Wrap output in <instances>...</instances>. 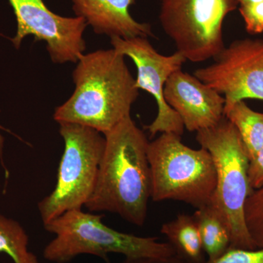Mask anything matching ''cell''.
<instances>
[{
	"mask_svg": "<svg viewBox=\"0 0 263 263\" xmlns=\"http://www.w3.org/2000/svg\"><path fill=\"white\" fill-rule=\"evenodd\" d=\"M224 115L236 128L249 160H252L263 148V113L254 111L245 100H240L226 107Z\"/></svg>",
	"mask_w": 263,
	"mask_h": 263,
	"instance_id": "cell-15",
	"label": "cell"
},
{
	"mask_svg": "<svg viewBox=\"0 0 263 263\" xmlns=\"http://www.w3.org/2000/svg\"><path fill=\"white\" fill-rule=\"evenodd\" d=\"M203 263H263V249H229L219 258Z\"/></svg>",
	"mask_w": 263,
	"mask_h": 263,
	"instance_id": "cell-18",
	"label": "cell"
},
{
	"mask_svg": "<svg viewBox=\"0 0 263 263\" xmlns=\"http://www.w3.org/2000/svg\"><path fill=\"white\" fill-rule=\"evenodd\" d=\"M164 98L190 132L214 127L224 117L226 100L221 95L181 69L170 76Z\"/></svg>",
	"mask_w": 263,
	"mask_h": 263,
	"instance_id": "cell-11",
	"label": "cell"
},
{
	"mask_svg": "<svg viewBox=\"0 0 263 263\" xmlns=\"http://www.w3.org/2000/svg\"><path fill=\"white\" fill-rule=\"evenodd\" d=\"M103 216L81 209L72 210L44 224L46 230L56 235L45 247L44 258L66 263L81 254H91L105 260L110 253L123 254L126 259H166L176 255L168 242L117 231L102 222Z\"/></svg>",
	"mask_w": 263,
	"mask_h": 263,
	"instance_id": "cell-3",
	"label": "cell"
},
{
	"mask_svg": "<svg viewBox=\"0 0 263 263\" xmlns=\"http://www.w3.org/2000/svg\"><path fill=\"white\" fill-rule=\"evenodd\" d=\"M76 16L82 17L98 34L123 39L155 37L152 27L132 16L129 8L136 0H72Z\"/></svg>",
	"mask_w": 263,
	"mask_h": 263,
	"instance_id": "cell-12",
	"label": "cell"
},
{
	"mask_svg": "<svg viewBox=\"0 0 263 263\" xmlns=\"http://www.w3.org/2000/svg\"><path fill=\"white\" fill-rule=\"evenodd\" d=\"M17 22L11 42L20 47L27 36L44 41L54 63H77L86 50L84 32L88 24L82 17H63L53 13L43 0H8Z\"/></svg>",
	"mask_w": 263,
	"mask_h": 263,
	"instance_id": "cell-9",
	"label": "cell"
},
{
	"mask_svg": "<svg viewBox=\"0 0 263 263\" xmlns=\"http://www.w3.org/2000/svg\"><path fill=\"white\" fill-rule=\"evenodd\" d=\"M28 245V235L18 221L0 214V253L8 254L15 263H39Z\"/></svg>",
	"mask_w": 263,
	"mask_h": 263,
	"instance_id": "cell-16",
	"label": "cell"
},
{
	"mask_svg": "<svg viewBox=\"0 0 263 263\" xmlns=\"http://www.w3.org/2000/svg\"><path fill=\"white\" fill-rule=\"evenodd\" d=\"M249 182L251 190H257L263 185V148L249 162Z\"/></svg>",
	"mask_w": 263,
	"mask_h": 263,
	"instance_id": "cell-20",
	"label": "cell"
},
{
	"mask_svg": "<svg viewBox=\"0 0 263 263\" xmlns=\"http://www.w3.org/2000/svg\"><path fill=\"white\" fill-rule=\"evenodd\" d=\"M262 1H263V0H237L238 5H240L254 4V3H259V2Z\"/></svg>",
	"mask_w": 263,
	"mask_h": 263,
	"instance_id": "cell-23",
	"label": "cell"
},
{
	"mask_svg": "<svg viewBox=\"0 0 263 263\" xmlns=\"http://www.w3.org/2000/svg\"><path fill=\"white\" fill-rule=\"evenodd\" d=\"M238 5L237 0H162L160 23L186 60L206 61L226 47L223 23Z\"/></svg>",
	"mask_w": 263,
	"mask_h": 263,
	"instance_id": "cell-7",
	"label": "cell"
},
{
	"mask_svg": "<svg viewBox=\"0 0 263 263\" xmlns=\"http://www.w3.org/2000/svg\"><path fill=\"white\" fill-rule=\"evenodd\" d=\"M124 58L114 48L82 55L72 74L73 94L57 107L53 119L92 128L104 136L129 117L139 90Z\"/></svg>",
	"mask_w": 263,
	"mask_h": 263,
	"instance_id": "cell-2",
	"label": "cell"
},
{
	"mask_svg": "<svg viewBox=\"0 0 263 263\" xmlns=\"http://www.w3.org/2000/svg\"><path fill=\"white\" fill-rule=\"evenodd\" d=\"M59 124L65 150L54 190L38 203L43 224L86 205L96 186L105 151V136L96 129L73 123Z\"/></svg>",
	"mask_w": 263,
	"mask_h": 263,
	"instance_id": "cell-6",
	"label": "cell"
},
{
	"mask_svg": "<svg viewBox=\"0 0 263 263\" xmlns=\"http://www.w3.org/2000/svg\"><path fill=\"white\" fill-rule=\"evenodd\" d=\"M5 128L0 124V162H1L2 166L4 168L5 174V179H8L9 178V171L7 168L6 165L4 162V158H3V148H4V137L2 136L1 131L5 130Z\"/></svg>",
	"mask_w": 263,
	"mask_h": 263,
	"instance_id": "cell-22",
	"label": "cell"
},
{
	"mask_svg": "<svg viewBox=\"0 0 263 263\" xmlns=\"http://www.w3.org/2000/svg\"><path fill=\"white\" fill-rule=\"evenodd\" d=\"M193 216L208 259L219 258L230 247V230L224 218L212 202L197 209Z\"/></svg>",
	"mask_w": 263,
	"mask_h": 263,
	"instance_id": "cell-14",
	"label": "cell"
},
{
	"mask_svg": "<svg viewBox=\"0 0 263 263\" xmlns=\"http://www.w3.org/2000/svg\"><path fill=\"white\" fill-rule=\"evenodd\" d=\"M122 263H186L182 259L180 258L179 256L176 255L174 257L166 259L158 258H137V259H126V260Z\"/></svg>",
	"mask_w": 263,
	"mask_h": 263,
	"instance_id": "cell-21",
	"label": "cell"
},
{
	"mask_svg": "<svg viewBox=\"0 0 263 263\" xmlns=\"http://www.w3.org/2000/svg\"><path fill=\"white\" fill-rule=\"evenodd\" d=\"M194 76L224 95V108L247 99L263 101V39L236 40Z\"/></svg>",
	"mask_w": 263,
	"mask_h": 263,
	"instance_id": "cell-8",
	"label": "cell"
},
{
	"mask_svg": "<svg viewBox=\"0 0 263 263\" xmlns=\"http://www.w3.org/2000/svg\"><path fill=\"white\" fill-rule=\"evenodd\" d=\"M246 226L257 249H263V185L252 190L245 204Z\"/></svg>",
	"mask_w": 263,
	"mask_h": 263,
	"instance_id": "cell-17",
	"label": "cell"
},
{
	"mask_svg": "<svg viewBox=\"0 0 263 263\" xmlns=\"http://www.w3.org/2000/svg\"><path fill=\"white\" fill-rule=\"evenodd\" d=\"M147 157L154 201L177 200L196 209L212 201L216 169L205 148L194 149L183 144L179 135L162 133L148 142Z\"/></svg>",
	"mask_w": 263,
	"mask_h": 263,
	"instance_id": "cell-5",
	"label": "cell"
},
{
	"mask_svg": "<svg viewBox=\"0 0 263 263\" xmlns=\"http://www.w3.org/2000/svg\"><path fill=\"white\" fill-rule=\"evenodd\" d=\"M114 49L128 57L134 62L138 75L136 86L149 93L155 99L157 115L154 122L145 127L151 136L157 133H174L181 136L184 126L181 118L166 103L164 88L170 76L181 70L186 59L178 51L170 56H164L156 51L146 37L123 39L110 37Z\"/></svg>",
	"mask_w": 263,
	"mask_h": 263,
	"instance_id": "cell-10",
	"label": "cell"
},
{
	"mask_svg": "<svg viewBox=\"0 0 263 263\" xmlns=\"http://www.w3.org/2000/svg\"><path fill=\"white\" fill-rule=\"evenodd\" d=\"M196 140L212 155L216 186L211 202L224 218L230 249H257L246 226L245 204L250 195L248 154L236 128L226 117L214 127L197 132Z\"/></svg>",
	"mask_w": 263,
	"mask_h": 263,
	"instance_id": "cell-4",
	"label": "cell"
},
{
	"mask_svg": "<svg viewBox=\"0 0 263 263\" xmlns=\"http://www.w3.org/2000/svg\"><path fill=\"white\" fill-rule=\"evenodd\" d=\"M239 12L247 32L252 34L263 32V1L240 5Z\"/></svg>",
	"mask_w": 263,
	"mask_h": 263,
	"instance_id": "cell-19",
	"label": "cell"
},
{
	"mask_svg": "<svg viewBox=\"0 0 263 263\" xmlns=\"http://www.w3.org/2000/svg\"><path fill=\"white\" fill-rule=\"evenodd\" d=\"M161 233L167 237L176 255L186 263H203L201 238L193 216L181 214L176 219L164 223Z\"/></svg>",
	"mask_w": 263,
	"mask_h": 263,
	"instance_id": "cell-13",
	"label": "cell"
},
{
	"mask_svg": "<svg viewBox=\"0 0 263 263\" xmlns=\"http://www.w3.org/2000/svg\"><path fill=\"white\" fill-rule=\"evenodd\" d=\"M105 147L92 195L91 212L117 214L137 226L144 224L152 195L148 141L130 116L104 135Z\"/></svg>",
	"mask_w": 263,
	"mask_h": 263,
	"instance_id": "cell-1",
	"label": "cell"
}]
</instances>
